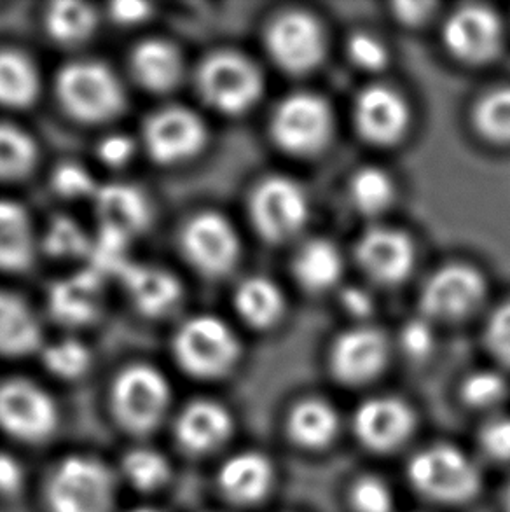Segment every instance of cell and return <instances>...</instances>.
<instances>
[{"label":"cell","instance_id":"cell-22","mask_svg":"<svg viewBox=\"0 0 510 512\" xmlns=\"http://www.w3.org/2000/svg\"><path fill=\"white\" fill-rule=\"evenodd\" d=\"M100 229L131 240L151 219V210L145 194L131 184L114 182L98 187L95 194Z\"/></svg>","mask_w":510,"mask_h":512},{"label":"cell","instance_id":"cell-1","mask_svg":"<svg viewBox=\"0 0 510 512\" xmlns=\"http://www.w3.org/2000/svg\"><path fill=\"white\" fill-rule=\"evenodd\" d=\"M63 109L83 123H105L118 118L126 105L125 90L105 63L93 60L65 65L56 79Z\"/></svg>","mask_w":510,"mask_h":512},{"label":"cell","instance_id":"cell-47","mask_svg":"<svg viewBox=\"0 0 510 512\" xmlns=\"http://www.w3.org/2000/svg\"><path fill=\"white\" fill-rule=\"evenodd\" d=\"M23 469L20 462L11 455L0 453V493L11 495L21 488Z\"/></svg>","mask_w":510,"mask_h":512},{"label":"cell","instance_id":"cell-48","mask_svg":"<svg viewBox=\"0 0 510 512\" xmlns=\"http://www.w3.org/2000/svg\"><path fill=\"white\" fill-rule=\"evenodd\" d=\"M343 305L348 313H352L353 317H367L373 312V299L362 289H346L343 292Z\"/></svg>","mask_w":510,"mask_h":512},{"label":"cell","instance_id":"cell-26","mask_svg":"<svg viewBox=\"0 0 510 512\" xmlns=\"http://www.w3.org/2000/svg\"><path fill=\"white\" fill-rule=\"evenodd\" d=\"M35 257L34 226L27 210L0 200V270L25 271Z\"/></svg>","mask_w":510,"mask_h":512},{"label":"cell","instance_id":"cell-46","mask_svg":"<svg viewBox=\"0 0 510 512\" xmlns=\"http://www.w3.org/2000/svg\"><path fill=\"white\" fill-rule=\"evenodd\" d=\"M152 7L140 0H121L111 6V16L121 25H137L151 16Z\"/></svg>","mask_w":510,"mask_h":512},{"label":"cell","instance_id":"cell-37","mask_svg":"<svg viewBox=\"0 0 510 512\" xmlns=\"http://www.w3.org/2000/svg\"><path fill=\"white\" fill-rule=\"evenodd\" d=\"M91 245L84 229L69 217H56L44 236V249L55 257H90Z\"/></svg>","mask_w":510,"mask_h":512},{"label":"cell","instance_id":"cell-15","mask_svg":"<svg viewBox=\"0 0 510 512\" xmlns=\"http://www.w3.org/2000/svg\"><path fill=\"white\" fill-rule=\"evenodd\" d=\"M355 434L369 450L390 451L406 443L414 427V415L406 402L395 397H374L355 413Z\"/></svg>","mask_w":510,"mask_h":512},{"label":"cell","instance_id":"cell-19","mask_svg":"<svg viewBox=\"0 0 510 512\" xmlns=\"http://www.w3.org/2000/svg\"><path fill=\"white\" fill-rule=\"evenodd\" d=\"M355 119L364 139L388 146L406 132L409 111L406 102L392 88L371 86L360 93Z\"/></svg>","mask_w":510,"mask_h":512},{"label":"cell","instance_id":"cell-31","mask_svg":"<svg viewBox=\"0 0 510 512\" xmlns=\"http://www.w3.org/2000/svg\"><path fill=\"white\" fill-rule=\"evenodd\" d=\"M97 28V13L84 2L62 0L51 4L46 13V30L60 44L86 41Z\"/></svg>","mask_w":510,"mask_h":512},{"label":"cell","instance_id":"cell-28","mask_svg":"<svg viewBox=\"0 0 510 512\" xmlns=\"http://www.w3.org/2000/svg\"><path fill=\"white\" fill-rule=\"evenodd\" d=\"M299 284L308 291L322 292L338 284L343 261L339 250L327 240H311L297 252L294 261Z\"/></svg>","mask_w":510,"mask_h":512},{"label":"cell","instance_id":"cell-12","mask_svg":"<svg viewBox=\"0 0 510 512\" xmlns=\"http://www.w3.org/2000/svg\"><path fill=\"white\" fill-rule=\"evenodd\" d=\"M268 49L287 72H310L324 60V30L310 14H282L269 27Z\"/></svg>","mask_w":510,"mask_h":512},{"label":"cell","instance_id":"cell-44","mask_svg":"<svg viewBox=\"0 0 510 512\" xmlns=\"http://www.w3.org/2000/svg\"><path fill=\"white\" fill-rule=\"evenodd\" d=\"M400 343L407 355L414 359L425 357L434 345V333L425 320H411L400 334Z\"/></svg>","mask_w":510,"mask_h":512},{"label":"cell","instance_id":"cell-18","mask_svg":"<svg viewBox=\"0 0 510 512\" xmlns=\"http://www.w3.org/2000/svg\"><path fill=\"white\" fill-rule=\"evenodd\" d=\"M388 357L385 336L371 329H353L343 334L332 348L331 366L339 381L360 385L383 371Z\"/></svg>","mask_w":510,"mask_h":512},{"label":"cell","instance_id":"cell-20","mask_svg":"<svg viewBox=\"0 0 510 512\" xmlns=\"http://www.w3.org/2000/svg\"><path fill=\"white\" fill-rule=\"evenodd\" d=\"M233 430V418L222 404L207 399L191 402L180 411L175 436L193 455H207L221 448Z\"/></svg>","mask_w":510,"mask_h":512},{"label":"cell","instance_id":"cell-29","mask_svg":"<svg viewBox=\"0 0 510 512\" xmlns=\"http://www.w3.org/2000/svg\"><path fill=\"white\" fill-rule=\"evenodd\" d=\"M339 429L338 413L324 401H304L290 413L289 430L294 441L306 448H322L331 443Z\"/></svg>","mask_w":510,"mask_h":512},{"label":"cell","instance_id":"cell-42","mask_svg":"<svg viewBox=\"0 0 510 512\" xmlns=\"http://www.w3.org/2000/svg\"><path fill=\"white\" fill-rule=\"evenodd\" d=\"M348 49H350L353 62L357 63L362 69H381V67H385L386 60H388L385 46L373 35H353Z\"/></svg>","mask_w":510,"mask_h":512},{"label":"cell","instance_id":"cell-8","mask_svg":"<svg viewBox=\"0 0 510 512\" xmlns=\"http://www.w3.org/2000/svg\"><path fill=\"white\" fill-rule=\"evenodd\" d=\"M332 116L324 100L308 93L285 98L276 107L271 133L278 146L306 156L324 149L331 137Z\"/></svg>","mask_w":510,"mask_h":512},{"label":"cell","instance_id":"cell-41","mask_svg":"<svg viewBox=\"0 0 510 512\" xmlns=\"http://www.w3.org/2000/svg\"><path fill=\"white\" fill-rule=\"evenodd\" d=\"M486 343L491 353L505 366H510V303L491 315L486 327Z\"/></svg>","mask_w":510,"mask_h":512},{"label":"cell","instance_id":"cell-45","mask_svg":"<svg viewBox=\"0 0 510 512\" xmlns=\"http://www.w3.org/2000/svg\"><path fill=\"white\" fill-rule=\"evenodd\" d=\"M135 144L126 135H109L98 146V156L109 167H123L133 158Z\"/></svg>","mask_w":510,"mask_h":512},{"label":"cell","instance_id":"cell-14","mask_svg":"<svg viewBox=\"0 0 510 512\" xmlns=\"http://www.w3.org/2000/svg\"><path fill=\"white\" fill-rule=\"evenodd\" d=\"M444 39L465 62H488L502 46V23L488 7H462L446 23Z\"/></svg>","mask_w":510,"mask_h":512},{"label":"cell","instance_id":"cell-27","mask_svg":"<svg viewBox=\"0 0 510 512\" xmlns=\"http://www.w3.org/2000/svg\"><path fill=\"white\" fill-rule=\"evenodd\" d=\"M41 79L34 63L20 51H0V105L23 109L34 104Z\"/></svg>","mask_w":510,"mask_h":512},{"label":"cell","instance_id":"cell-33","mask_svg":"<svg viewBox=\"0 0 510 512\" xmlns=\"http://www.w3.org/2000/svg\"><path fill=\"white\" fill-rule=\"evenodd\" d=\"M123 472L137 490L152 492L166 485L172 476V467L159 451L137 448L131 450L123 460Z\"/></svg>","mask_w":510,"mask_h":512},{"label":"cell","instance_id":"cell-2","mask_svg":"<svg viewBox=\"0 0 510 512\" xmlns=\"http://www.w3.org/2000/svg\"><path fill=\"white\" fill-rule=\"evenodd\" d=\"M46 500L51 512H111L116 479L97 458H65L49 476Z\"/></svg>","mask_w":510,"mask_h":512},{"label":"cell","instance_id":"cell-17","mask_svg":"<svg viewBox=\"0 0 510 512\" xmlns=\"http://www.w3.org/2000/svg\"><path fill=\"white\" fill-rule=\"evenodd\" d=\"M48 306L58 324L88 326L104 306V277L90 268L58 280L49 289Z\"/></svg>","mask_w":510,"mask_h":512},{"label":"cell","instance_id":"cell-6","mask_svg":"<svg viewBox=\"0 0 510 512\" xmlns=\"http://www.w3.org/2000/svg\"><path fill=\"white\" fill-rule=\"evenodd\" d=\"M198 88L203 98L217 111L242 114L261 97V72L249 58L221 51L201 63Z\"/></svg>","mask_w":510,"mask_h":512},{"label":"cell","instance_id":"cell-23","mask_svg":"<svg viewBox=\"0 0 510 512\" xmlns=\"http://www.w3.org/2000/svg\"><path fill=\"white\" fill-rule=\"evenodd\" d=\"M273 485V467L268 458L243 451L226 460L219 471V486L222 493L240 506L261 502Z\"/></svg>","mask_w":510,"mask_h":512},{"label":"cell","instance_id":"cell-21","mask_svg":"<svg viewBox=\"0 0 510 512\" xmlns=\"http://www.w3.org/2000/svg\"><path fill=\"white\" fill-rule=\"evenodd\" d=\"M119 277L131 303L147 317H165L182 301L179 280L159 266L130 263Z\"/></svg>","mask_w":510,"mask_h":512},{"label":"cell","instance_id":"cell-10","mask_svg":"<svg viewBox=\"0 0 510 512\" xmlns=\"http://www.w3.org/2000/svg\"><path fill=\"white\" fill-rule=\"evenodd\" d=\"M144 142L147 153L156 163L175 165L200 153L207 142V128L198 114L172 105L147 119Z\"/></svg>","mask_w":510,"mask_h":512},{"label":"cell","instance_id":"cell-11","mask_svg":"<svg viewBox=\"0 0 510 512\" xmlns=\"http://www.w3.org/2000/svg\"><path fill=\"white\" fill-rule=\"evenodd\" d=\"M182 249L203 275L222 277L235 268L240 257V240L221 214L201 212L182 231Z\"/></svg>","mask_w":510,"mask_h":512},{"label":"cell","instance_id":"cell-24","mask_svg":"<svg viewBox=\"0 0 510 512\" xmlns=\"http://www.w3.org/2000/svg\"><path fill=\"white\" fill-rule=\"evenodd\" d=\"M131 72L145 90L166 93L179 86L184 76V60L172 42L147 39L133 49Z\"/></svg>","mask_w":510,"mask_h":512},{"label":"cell","instance_id":"cell-38","mask_svg":"<svg viewBox=\"0 0 510 512\" xmlns=\"http://www.w3.org/2000/svg\"><path fill=\"white\" fill-rule=\"evenodd\" d=\"M507 383L493 371H479L472 374L463 385V399L474 408H491L504 401Z\"/></svg>","mask_w":510,"mask_h":512},{"label":"cell","instance_id":"cell-4","mask_svg":"<svg viewBox=\"0 0 510 512\" xmlns=\"http://www.w3.org/2000/svg\"><path fill=\"white\" fill-rule=\"evenodd\" d=\"M411 485L428 499L439 502H465L481 486L477 465L462 450L437 444L418 451L407 467Z\"/></svg>","mask_w":510,"mask_h":512},{"label":"cell","instance_id":"cell-51","mask_svg":"<svg viewBox=\"0 0 510 512\" xmlns=\"http://www.w3.org/2000/svg\"><path fill=\"white\" fill-rule=\"evenodd\" d=\"M507 509H509L510 512V486L509 490H507Z\"/></svg>","mask_w":510,"mask_h":512},{"label":"cell","instance_id":"cell-34","mask_svg":"<svg viewBox=\"0 0 510 512\" xmlns=\"http://www.w3.org/2000/svg\"><path fill=\"white\" fill-rule=\"evenodd\" d=\"M352 198L362 214H380L392 203V180L378 168H364L353 179Z\"/></svg>","mask_w":510,"mask_h":512},{"label":"cell","instance_id":"cell-13","mask_svg":"<svg viewBox=\"0 0 510 512\" xmlns=\"http://www.w3.org/2000/svg\"><path fill=\"white\" fill-rule=\"evenodd\" d=\"M484 298V278L479 271L451 264L428 280L421 294V308L435 319H462L476 310Z\"/></svg>","mask_w":510,"mask_h":512},{"label":"cell","instance_id":"cell-39","mask_svg":"<svg viewBox=\"0 0 510 512\" xmlns=\"http://www.w3.org/2000/svg\"><path fill=\"white\" fill-rule=\"evenodd\" d=\"M352 502L357 512H392L393 497L385 481L374 476L359 479L353 486Z\"/></svg>","mask_w":510,"mask_h":512},{"label":"cell","instance_id":"cell-3","mask_svg":"<svg viewBox=\"0 0 510 512\" xmlns=\"http://www.w3.org/2000/svg\"><path fill=\"white\" fill-rule=\"evenodd\" d=\"M173 355L187 374L200 380H215L235 367L240 343L221 319L200 315L187 320L177 331Z\"/></svg>","mask_w":510,"mask_h":512},{"label":"cell","instance_id":"cell-5","mask_svg":"<svg viewBox=\"0 0 510 512\" xmlns=\"http://www.w3.org/2000/svg\"><path fill=\"white\" fill-rule=\"evenodd\" d=\"M172 390L156 367L133 364L116 376L112 408L119 423L133 434H149L165 420Z\"/></svg>","mask_w":510,"mask_h":512},{"label":"cell","instance_id":"cell-36","mask_svg":"<svg viewBox=\"0 0 510 512\" xmlns=\"http://www.w3.org/2000/svg\"><path fill=\"white\" fill-rule=\"evenodd\" d=\"M44 366L63 380L81 378L91 366L88 346L77 340H63L49 345L42 352Z\"/></svg>","mask_w":510,"mask_h":512},{"label":"cell","instance_id":"cell-35","mask_svg":"<svg viewBox=\"0 0 510 512\" xmlns=\"http://www.w3.org/2000/svg\"><path fill=\"white\" fill-rule=\"evenodd\" d=\"M476 125L491 142L510 144V88L493 91L479 102Z\"/></svg>","mask_w":510,"mask_h":512},{"label":"cell","instance_id":"cell-30","mask_svg":"<svg viewBox=\"0 0 510 512\" xmlns=\"http://www.w3.org/2000/svg\"><path fill=\"white\" fill-rule=\"evenodd\" d=\"M236 310L250 326L264 327L276 324L285 310L280 289L268 278L245 280L236 291Z\"/></svg>","mask_w":510,"mask_h":512},{"label":"cell","instance_id":"cell-16","mask_svg":"<svg viewBox=\"0 0 510 512\" xmlns=\"http://www.w3.org/2000/svg\"><path fill=\"white\" fill-rule=\"evenodd\" d=\"M360 268L374 282L399 284L413 268V243L404 233L390 228L369 229L357 245Z\"/></svg>","mask_w":510,"mask_h":512},{"label":"cell","instance_id":"cell-7","mask_svg":"<svg viewBox=\"0 0 510 512\" xmlns=\"http://www.w3.org/2000/svg\"><path fill=\"white\" fill-rule=\"evenodd\" d=\"M58 427V408L44 388L28 380L0 385V429L9 436L41 443Z\"/></svg>","mask_w":510,"mask_h":512},{"label":"cell","instance_id":"cell-25","mask_svg":"<svg viewBox=\"0 0 510 512\" xmlns=\"http://www.w3.org/2000/svg\"><path fill=\"white\" fill-rule=\"evenodd\" d=\"M41 345V322L32 308L16 294L0 291V355L25 357Z\"/></svg>","mask_w":510,"mask_h":512},{"label":"cell","instance_id":"cell-49","mask_svg":"<svg viewBox=\"0 0 510 512\" xmlns=\"http://www.w3.org/2000/svg\"><path fill=\"white\" fill-rule=\"evenodd\" d=\"M435 4L430 2H400L395 4V13L400 20L406 21L409 25H416L423 20H427Z\"/></svg>","mask_w":510,"mask_h":512},{"label":"cell","instance_id":"cell-9","mask_svg":"<svg viewBox=\"0 0 510 512\" xmlns=\"http://www.w3.org/2000/svg\"><path fill=\"white\" fill-rule=\"evenodd\" d=\"M308 210L303 189L287 177L262 180L250 201L255 228L273 243L297 235L308 219Z\"/></svg>","mask_w":510,"mask_h":512},{"label":"cell","instance_id":"cell-32","mask_svg":"<svg viewBox=\"0 0 510 512\" xmlns=\"http://www.w3.org/2000/svg\"><path fill=\"white\" fill-rule=\"evenodd\" d=\"M37 161L34 139L13 125L0 123V180H20Z\"/></svg>","mask_w":510,"mask_h":512},{"label":"cell","instance_id":"cell-50","mask_svg":"<svg viewBox=\"0 0 510 512\" xmlns=\"http://www.w3.org/2000/svg\"><path fill=\"white\" fill-rule=\"evenodd\" d=\"M131 512H159L156 509H149V507H144V509H135V511Z\"/></svg>","mask_w":510,"mask_h":512},{"label":"cell","instance_id":"cell-40","mask_svg":"<svg viewBox=\"0 0 510 512\" xmlns=\"http://www.w3.org/2000/svg\"><path fill=\"white\" fill-rule=\"evenodd\" d=\"M53 187L63 198H76V200L77 198H95L98 191L91 173L86 172L76 163H65L56 168Z\"/></svg>","mask_w":510,"mask_h":512},{"label":"cell","instance_id":"cell-43","mask_svg":"<svg viewBox=\"0 0 510 512\" xmlns=\"http://www.w3.org/2000/svg\"><path fill=\"white\" fill-rule=\"evenodd\" d=\"M481 444L484 451L490 457L497 460H509L510 458V418L500 416L486 423L481 432Z\"/></svg>","mask_w":510,"mask_h":512}]
</instances>
